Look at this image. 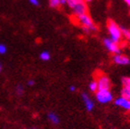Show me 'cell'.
Returning a JSON list of instances; mask_svg holds the SVG:
<instances>
[{
    "label": "cell",
    "instance_id": "30bf717a",
    "mask_svg": "<svg viewBox=\"0 0 130 129\" xmlns=\"http://www.w3.org/2000/svg\"><path fill=\"white\" fill-rule=\"evenodd\" d=\"M47 117H48V120H49V121L54 124H59V122H60V119H59L58 115L54 112H49L48 115H47Z\"/></svg>",
    "mask_w": 130,
    "mask_h": 129
},
{
    "label": "cell",
    "instance_id": "9a60e30c",
    "mask_svg": "<svg viewBox=\"0 0 130 129\" xmlns=\"http://www.w3.org/2000/svg\"><path fill=\"white\" fill-rule=\"evenodd\" d=\"M122 33H123V36H124L126 40L130 42V30L125 29V28H122Z\"/></svg>",
    "mask_w": 130,
    "mask_h": 129
},
{
    "label": "cell",
    "instance_id": "52a82bcc",
    "mask_svg": "<svg viewBox=\"0 0 130 129\" xmlns=\"http://www.w3.org/2000/svg\"><path fill=\"white\" fill-rule=\"evenodd\" d=\"M113 60L115 64H119V66H127L130 64V59L129 57H127L126 55H122V54H116L113 55Z\"/></svg>",
    "mask_w": 130,
    "mask_h": 129
},
{
    "label": "cell",
    "instance_id": "9c48e42d",
    "mask_svg": "<svg viewBox=\"0 0 130 129\" xmlns=\"http://www.w3.org/2000/svg\"><path fill=\"white\" fill-rule=\"evenodd\" d=\"M81 99L83 101V103L85 105V108L87 109V111L89 112H91L94 108V102H93L92 100L90 99V96L86 93H82L81 94Z\"/></svg>",
    "mask_w": 130,
    "mask_h": 129
},
{
    "label": "cell",
    "instance_id": "4fadbf2b",
    "mask_svg": "<svg viewBox=\"0 0 130 129\" xmlns=\"http://www.w3.org/2000/svg\"><path fill=\"white\" fill-rule=\"evenodd\" d=\"M40 58L43 60V61H48V60H50V58H51L50 53L48 52V51H43V52L40 54Z\"/></svg>",
    "mask_w": 130,
    "mask_h": 129
},
{
    "label": "cell",
    "instance_id": "484cf974",
    "mask_svg": "<svg viewBox=\"0 0 130 129\" xmlns=\"http://www.w3.org/2000/svg\"><path fill=\"white\" fill-rule=\"evenodd\" d=\"M30 129H39V128H37V127H31Z\"/></svg>",
    "mask_w": 130,
    "mask_h": 129
},
{
    "label": "cell",
    "instance_id": "603a6c76",
    "mask_svg": "<svg viewBox=\"0 0 130 129\" xmlns=\"http://www.w3.org/2000/svg\"><path fill=\"white\" fill-rule=\"evenodd\" d=\"M124 2H125V5H127L128 7H130V0H123Z\"/></svg>",
    "mask_w": 130,
    "mask_h": 129
},
{
    "label": "cell",
    "instance_id": "5b68a950",
    "mask_svg": "<svg viewBox=\"0 0 130 129\" xmlns=\"http://www.w3.org/2000/svg\"><path fill=\"white\" fill-rule=\"evenodd\" d=\"M103 45L109 52L113 54V55L121 53V48L119 46V43L113 42V40H111L110 38H104L103 39Z\"/></svg>",
    "mask_w": 130,
    "mask_h": 129
},
{
    "label": "cell",
    "instance_id": "d4e9b609",
    "mask_svg": "<svg viewBox=\"0 0 130 129\" xmlns=\"http://www.w3.org/2000/svg\"><path fill=\"white\" fill-rule=\"evenodd\" d=\"M91 1H92V0H85L86 3H87V2H91Z\"/></svg>",
    "mask_w": 130,
    "mask_h": 129
},
{
    "label": "cell",
    "instance_id": "8992f818",
    "mask_svg": "<svg viewBox=\"0 0 130 129\" xmlns=\"http://www.w3.org/2000/svg\"><path fill=\"white\" fill-rule=\"evenodd\" d=\"M98 89H110L111 88V80L110 78L105 75H100L97 77Z\"/></svg>",
    "mask_w": 130,
    "mask_h": 129
},
{
    "label": "cell",
    "instance_id": "d6986e66",
    "mask_svg": "<svg viewBox=\"0 0 130 129\" xmlns=\"http://www.w3.org/2000/svg\"><path fill=\"white\" fill-rule=\"evenodd\" d=\"M29 3L34 7H38L40 5V0H29Z\"/></svg>",
    "mask_w": 130,
    "mask_h": 129
},
{
    "label": "cell",
    "instance_id": "2e32d148",
    "mask_svg": "<svg viewBox=\"0 0 130 129\" xmlns=\"http://www.w3.org/2000/svg\"><path fill=\"white\" fill-rule=\"evenodd\" d=\"M123 82V85H124V87H126L128 89H130V77H124L122 80Z\"/></svg>",
    "mask_w": 130,
    "mask_h": 129
},
{
    "label": "cell",
    "instance_id": "3957f363",
    "mask_svg": "<svg viewBox=\"0 0 130 129\" xmlns=\"http://www.w3.org/2000/svg\"><path fill=\"white\" fill-rule=\"evenodd\" d=\"M107 30L110 39L113 40V42L120 43L121 40L123 38V33H122V28L119 26L116 22H115L113 20H108L107 23Z\"/></svg>",
    "mask_w": 130,
    "mask_h": 129
},
{
    "label": "cell",
    "instance_id": "7a4b0ae2",
    "mask_svg": "<svg viewBox=\"0 0 130 129\" xmlns=\"http://www.w3.org/2000/svg\"><path fill=\"white\" fill-rule=\"evenodd\" d=\"M67 6L71 9L74 16H78L88 12L87 3L85 0H67Z\"/></svg>",
    "mask_w": 130,
    "mask_h": 129
},
{
    "label": "cell",
    "instance_id": "ffe728a7",
    "mask_svg": "<svg viewBox=\"0 0 130 129\" xmlns=\"http://www.w3.org/2000/svg\"><path fill=\"white\" fill-rule=\"evenodd\" d=\"M34 84H35V81H34V80H32V79H30V80H29V81H28V85H29V86H33Z\"/></svg>",
    "mask_w": 130,
    "mask_h": 129
},
{
    "label": "cell",
    "instance_id": "e0dca14e",
    "mask_svg": "<svg viewBox=\"0 0 130 129\" xmlns=\"http://www.w3.org/2000/svg\"><path fill=\"white\" fill-rule=\"evenodd\" d=\"M23 92H24V88H23L22 85H18L17 88H16V93L18 95H22Z\"/></svg>",
    "mask_w": 130,
    "mask_h": 129
},
{
    "label": "cell",
    "instance_id": "7c38bea8",
    "mask_svg": "<svg viewBox=\"0 0 130 129\" xmlns=\"http://www.w3.org/2000/svg\"><path fill=\"white\" fill-rule=\"evenodd\" d=\"M89 89H90L91 92H96L98 90V84L96 80H92L89 83Z\"/></svg>",
    "mask_w": 130,
    "mask_h": 129
},
{
    "label": "cell",
    "instance_id": "6da1fadb",
    "mask_svg": "<svg viewBox=\"0 0 130 129\" xmlns=\"http://www.w3.org/2000/svg\"><path fill=\"white\" fill-rule=\"evenodd\" d=\"M74 19L76 22L79 25L86 33H90L97 30V26L95 25L91 17L88 14V12L78 16H74Z\"/></svg>",
    "mask_w": 130,
    "mask_h": 129
},
{
    "label": "cell",
    "instance_id": "5bb4252c",
    "mask_svg": "<svg viewBox=\"0 0 130 129\" xmlns=\"http://www.w3.org/2000/svg\"><path fill=\"white\" fill-rule=\"evenodd\" d=\"M49 6L53 8H57L61 7L60 5V0H48Z\"/></svg>",
    "mask_w": 130,
    "mask_h": 129
},
{
    "label": "cell",
    "instance_id": "7402d4cb",
    "mask_svg": "<svg viewBox=\"0 0 130 129\" xmlns=\"http://www.w3.org/2000/svg\"><path fill=\"white\" fill-rule=\"evenodd\" d=\"M69 90H70V91H75V90H76V87H75V86H73V85H72V86H70V87H69Z\"/></svg>",
    "mask_w": 130,
    "mask_h": 129
},
{
    "label": "cell",
    "instance_id": "cb8c5ba5",
    "mask_svg": "<svg viewBox=\"0 0 130 129\" xmlns=\"http://www.w3.org/2000/svg\"><path fill=\"white\" fill-rule=\"evenodd\" d=\"M1 70H2V64L0 63V72H1Z\"/></svg>",
    "mask_w": 130,
    "mask_h": 129
},
{
    "label": "cell",
    "instance_id": "8fae6325",
    "mask_svg": "<svg viewBox=\"0 0 130 129\" xmlns=\"http://www.w3.org/2000/svg\"><path fill=\"white\" fill-rule=\"evenodd\" d=\"M121 96L125 99L130 100V89L126 87H123V89H121Z\"/></svg>",
    "mask_w": 130,
    "mask_h": 129
},
{
    "label": "cell",
    "instance_id": "ac0fdd59",
    "mask_svg": "<svg viewBox=\"0 0 130 129\" xmlns=\"http://www.w3.org/2000/svg\"><path fill=\"white\" fill-rule=\"evenodd\" d=\"M8 51V47L4 43H0V55H5Z\"/></svg>",
    "mask_w": 130,
    "mask_h": 129
},
{
    "label": "cell",
    "instance_id": "277c9868",
    "mask_svg": "<svg viewBox=\"0 0 130 129\" xmlns=\"http://www.w3.org/2000/svg\"><path fill=\"white\" fill-rule=\"evenodd\" d=\"M95 98L97 102L105 104V103H108L113 101V95L110 91V89H98L95 92Z\"/></svg>",
    "mask_w": 130,
    "mask_h": 129
},
{
    "label": "cell",
    "instance_id": "ba28073f",
    "mask_svg": "<svg viewBox=\"0 0 130 129\" xmlns=\"http://www.w3.org/2000/svg\"><path fill=\"white\" fill-rule=\"evenodd\" d=\"M115 103L116 106H119L121 108L125 110H127V111H130V100L125 99L124 97H119L117 99H115Z\"/></svg>",
    "mask_w": 130,
    "mask_h": 129
},
{
    "label": "cell",
    "instance_id": "44dd1931",
    "mask_svg": "<svg viewBox=\"0 0 130 129\" xmlns=\"http://www.w3.org/2000/svg\"><path fill=\"white\" fill-rule=\"evenodd\" d=\"M60 5L61 6H66V5H67V0H60Z\"/></svg>",
    "mask_w": 130,
    "mask_h": 129
}]
</instances>
